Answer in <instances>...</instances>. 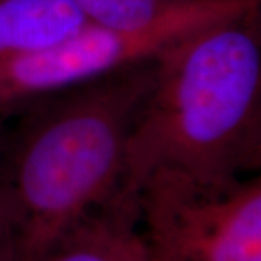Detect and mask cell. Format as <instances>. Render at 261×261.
<instances>
[{"mask_svg":"<svg viewBox=\"0 0 261 261\" xmlns=\"http://www.w3.org/2000/svg\"><path fill=\"white\" fill-rule=\"evenodd\" d=\"M152 60L19 108L15 132L3 138L0 260L37 261L123 189Z\"/></svg>","mask_w":261,"mask_h":261,"instance_id":"cell-1","label":"cell"},{"mask_svg":"<svg viewBox=\"0 0 261 261\" xmlns=\"http://www.w3.org/2000/svg\"><path fill=\"white\" fill-rule=\"evenodd\" d=\"M37 261H151L137 192L123 187Z\"/></svg>","mask_w":261,"mask_h":261,"instance_id":"cell-5","label":"cell"},{"mask_svg":"<svg viewBox=\"0 0 261 261\" xmlns=\"http://www.w3.org/2000/svg\"><path fill=\"white\" fill-rule=\"evenodd\" d=\"M152 64L123 187L137 192L160 168L206 180L254 174L261 166L260 9L178 38Z\"/></svg>","mask_w":261,"mask_h":261,"instance_id":"cell-2","label":"cell"},{"mask_svg":"<svg viewBox=\"0 0 261 261\" xmlns=\"http://www.w3.org/2000/svg\"><path fill=\"white\" fill-rule=\"evenodd\" d=\"M137 195L151 261H261L260 176L206 180L160 168Z\"/></svg>","mask_w":261,"mask_h":261,"instance_id":"cell-3","label":"cell"},{"mask_svg":"<svg viewBox=\"0 0 261 261\" xmlns=\"http://www.w3.org/2000/svg\"><path fill=\"white\" fill-rule=\"evenodd\" d=\"M2 155H3V135L0 132V189H2Z\"/></svg>","mask_w":261,"mask_h":261,"instance_id":"cell-8","label":"cell"},{"mask_svg":"<svg viewBox=\"0 0 261 261\" xmlns=\"http://www.w3.org/2000/svg\"><path fill=\"white\" fill-rule=\"evenodd\" d=\"M87 23L71 0H0V63L49 47Z\"/></svg>","mask_w":261,"mask_h":261,"instance_id":"cell-6","label":"cell"},{"mask_svg":"<svg viewBox=\"0 0 261 261\" xmlns=\"http://www.w3.org/2000/svg\"><path fill=\"white\" fill-rule=\"evenodd\" d=\"M89 23L111 29L145 28L193 0H71Z\"/></svg>","mask_w":261,"mask_h":261,"instance_id":"cell-7","label":"cell"},{"mask_svg":"<svg viewBox=\"0 0 261 261\" xmlns=\"http://www.w3.org/2000/svg\"><path fill=\"white\" fill-rule=\"evenodd\" d=\"M261 0H193L145 28L87 23L49 47L0 63V115L152 60L196 29L260 9Z\"/></svg>","mask_w":261,"mask_h":261,"instance_id":"cell-4","label":"cell"}]
</instances>
